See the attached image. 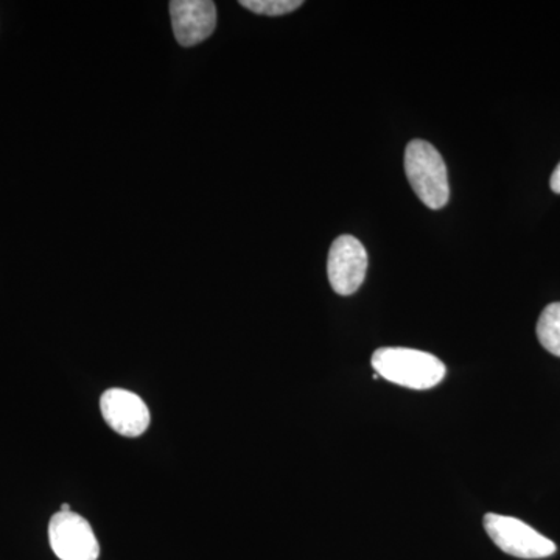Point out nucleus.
Here are the masks:
<instances>
[{"mask_svg": "<svg viewBox=\"0 0 560 560\" xmlns=\"http://www.w3.org/2000/svg\"><path fill=\"white\" fill-rule=\"evenodd\" d=\"M550 186L551 190L555 191V194L560 195V162L558 164V167L555 168V172H552Z\"/></svg>", "mask_w": 560, "mask_h": 560, "instance_id": "nucleus-10", "label": "nucleus"}, {"mask_svg": "<svg viewBox=\"0 0 560 560\" xmlns=\"http://www.w3.org/2000/svg\"><path fill=\"white\" fill-rule=\"evenodd\" d=\"M405 172L419 200L440 210L451 200L447 165L440 151L425 140H411L405 151Z\"/></svg>", "mask_w": 560, "mask_h": 560, "instance_id": "nucleus-2", "label": "nucleus"}, {"mask_svg": "<svg viewBox=\"0 0 560 560\" xmlns=\"http://www.w3.org/2000/svg\"><path fill=\"white\" fill-rule=\"evenodd\" d=\"M537 338L552 355L560 357V302H552L541 312Z\"/></svg>", "mask_w": 560, "mask_h": 560, "instance_id": "nucleus-8", "label": "nucleus"}, {"mask_svg": "<svg viewBox=\"0 0 560 560\" xmlns=\"http://www.w3.org/2000/svg\"><path fill=\"white\" fill-rule=\"evenodd\" d=\"M371 363L378 377L410 389L434 388L447 374L445 364L423 350L382 348L375 350Z\"/></svg>", "mask_w": 560, "mask_h": 560, "instance_id": "nucleus-1", "label": "nucleus"}, {"mask_svg": "<svg viewBox=\"0 0 560 560\" xmlns=\"http://www.w3.org/2000/svg\"><path fill=\"white\" fill-rule=\"evenodd\" d=\"M242 7L265 16H283L304 5L302 0H242Z\"/></svg>", "mask_w": 560, "mask_h": 560, "instance_id": "nucleus-9", "label": "nucleus"}, {"mask_svg": "<svg viewBox=\"0 0 560 560\" xmlns=\"http://www.w3.org/2000/svg\"><path fill=\"white\" fill-rule=\"evenodd\" d=\"M103 419L125 438H138L149 430L151 416L138 394L121 388L105 390L101 400Z\"/></svg>", "mask_w": 560, "mask_h": 560, "instance_id": "nucleus-6", "label": "nucleus"}, {"mask_svg": "<svg viewBox=\"0 0 560 560\" xmlns=\"http://www.w3.org/2000/svg\"><path fill=\"white\" fill-rule=\"evenodd\" d=\"M172 27L183 47H194L212 36L217 27L215 3L210 0H173Z\"/></svg>", "mask_w": 560, "mask_h": 560, "instance_id": "nucleus-7", "label": "nucleus"}, {"mask_svg": "<svg viewBox=\"0 0 560 560\" xmlns=\"http://www.w3.org/2000/svg\"><path fill=\"white\" fill-rule=\"evenodd\" d=\"M368 271V253L353 235H340L331 243L327 275L335 293L350 296L363 285Z\"/></svg>", "mask_w": 560, "mask_h": 560, "instance_id": "nucleus-5", "label": "nucleus"}, {"mask_svg": "<svg viewBox=\"0 0 560 560\" xmlns=\"http://www.w3.org/2000/svg\"><path fill=\"white\" fill-rule=\"evenodd\" d=\"M485 529L493 544L506 555L518 559H544L555 555V541L541 536L525 522L508 515L486 514Z\"/></svg>", "mask_w": 560, "mask_h": 560, "instance_id": "nucleus-3", "label": "nucleus"}, {"mask_svg": "<svg viewBox=\"0 0 560 560\" xmlns=\"http://www.w3.org/2000/svg\"><path fill=\"white\" fill-rule=\"evenodd\" d=\"M49 541L60 560H98L101 556L91 523L73 511H58L50 518Z\"/></svg>", "mask_w": 560, "mask_h": 560, "instance_id": "nucleus-4", "label": "nucleus"}]
</instances>
